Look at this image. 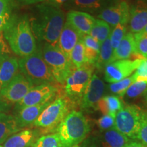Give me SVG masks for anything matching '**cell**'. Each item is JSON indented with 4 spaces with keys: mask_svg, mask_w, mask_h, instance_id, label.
<instances>
[{
    "mask_svg": "<svg viewBox=\"0 0 147 147\" xmlns=\"http://www.w3.org/2000/svg\"><path fill=\"white\" fill-rule=\"evenodd\" d=\"M65 14L59 7L49 2L36 6V14L29 18L35 38L45 43L57 46L64 25Z\"/></svg>",
    "mask_w": 147,
    "mask_h": 147,
    "instance_id": "obj_1",
    "label": "cell"
},
{
    "mask_svg": "<svg viewBox=\"0 0 147 147\" xmlns=\"http://www.w3.org/2000/svg\"><path fill=\"white\" fill-rule=\"evenodd\" d=\"M3 32L9 47L20 57L29 56L36 51V40L27 15L14 14Z\"/></svg>",
    "mask_w": 147,
    "mask_h": 147,
    "instance_id": "obj_2",
    "label": "cell"
},
{
    "mask_svg": "<svg viewBox=\"0 0 147 147\" xmlns=\"http://www.w3.org/2000/svg\"><path fill=\"white\" fill-rule=\"evenodd\" d=\"M57 134L63 147H77L90 131V125L81 112L72 110L57 127Z\"/></svg>",
    "mask_w": 147,
    "mask_h": 147,
    "instance_id": "obj_3",
    "label": "cell"
},
{
    "mask_svg": "<svg viewBox=\"0 0 147 147\" xmlns=\"http://www.w3.org/2000/svg\"><path fill=\"white\" fill-rule=\"evenodd\" d=\"M19 71L32 82L33 85L56 82L50 67L42 56V49L37 48L36 51L29 56L18 59Z\"/></svg>",
    "mask_w": 147,
    "mask_h": 147,
    "instance_id": "obj_4",
    "label": "cell"
},
{
    "mask_svg": "<svg viewBox=\"0 0 147 147\" xmlns=\"http://www.w3.org/2000/svg\"><path fill=\"white\" fill-rule=\"evenodd\" d=\"M42 56L50 67L56 80L60 84H65L69 75L74 68L71 60L63 54L56 46L45 43L42 49Z\"/></svg>",
    "mask_w": 147,
    "mask_h": 147,
    "instance_id": "obj_5",
    "label": "cell"
},
{
    "mask_svg": "<svg viewBox=\"0 0 147 147\" xmlns=\"http://www.w3.org/2000/svg\"><path fill=\"white\" fill-rule=\"evenodd\" d=\"M142 112L136 105L124 106L115 116L114 127L129 138L136 139Z\"/></svg>",
    "mask_w": 147,
    "mask_h": 147,
    "instance_id": "obj_6",
    "label": "cell"
},
{
    "mask_svg": "<svg viewBox=\"0 0 147 147\" xmlns=\"http://www.w3.org/2000/svg\"><path fill=\"white\" fill-rule=\"evenodd\" d=\"M69 109L68 100L63 97H58L42 111L33 125L45 129L57 127L69 113Z\"/></svg>",
    "mask_w": 147,
    "mask_h": 147,
    "instance_id": "obj_7",
    "label": "cell"
},
{
    "mask_svg": "<svg viewBox=\"0 0 147 147\" xmlns=\"http://www.w3.org/2000/svg\"><path fill=\"white\" fill-rule=\"evenodd\" d=\"M93 67L88 63L71 71L65 82V92L68 98L80 102L84 90L93 76Z\"/></svg>",
    "mask_w": 147,
    "mask_h": 147,
    "instance_id": "obj_8",
    "label": "cell"
},
{
    "mask_svg": "<svg viewBox=\"0 0 147 147\" xmlns=\"http://www.w3.org/2000/svg\"><path fill=\"white\" fill-rule=\"evenodd\" d=\"M142 59H122L110 63L104 67V79L111 84L127 78L136 70Z\"/></svg>",
    "mask_w": 147,
    "mask_h": 147,
    "instance_id": "obj_9",
    "label": "cell"
},
{
    "mask_svg": "<svg viewBox=\"0 0 147 147\" xmlns=\"http://www.w3.org/2000/svg\"><path fill=\"white\" fill-rule=\"evenodd\" d=\"M57 93V88L51 84H44L35 86L27 93L16 107L18 110L27 106L38 105L52 102Z\"/></svg>",
    "mask_w": 147,
    "mask_h": 147,
    "instance_id": "obj_10",
    "label": "cell"
},
{
    "mask_svg": "<svg viewBox=\"0 0 147 147\" xmlns=\"http://www.w3.org/2000/svg\"><path fill=\"white\" fill-rule=\"evenodd\" d=\"M34 87L32 82L19 71L10 83L0 91V94L8 102L17 104Z\"/></svg>",
    "mask_w": 147,
    "mask_h": 147,
    "instance_id": "obj_11",
    "label": "cell"
},
{
    "mask_svg": "<svg viewBox=\"0 0 147 147\" xmlns=\"http://www.w3.org/2000/svg\"><path fill=\"white\" fill-rule=\"evenodd\" d=\"M98 17L109 25H126L130 19V6L126 1L115 2L101 11Z\"/></svg>",
    "mask_w": 147,
    "mask_h": 147,
    "instance_id": "obj_12",
    "label": "cell"
},
{
    "mask_svg": "<svg viewBox=\"0 0 147 147\" xmlns=\"http://www.w3.org/2000/svg\"><path fill=\"white\" fill-rule=\"evenodd\" d=\"M104 89V81L96 74H93L80 101V108L89 110L96 108L97 103L103 97Z\"/></svg>",
    "mask_w": 147,
    "mask_h": 147,
    "instance_id": "obj_13",
    "label": "cell"
},
{
    "mask_svg": "<svg viewBox=\"0 0 147 147\" xmlns=\"http://www.w3.org/2000/svg\"><path fill=\"white\" fill-rule=\"evenodd\" d=\"M83 35L80 34L70 24L65 22L61 32L56 47L70 59V55L76 44L82 39Z\"/></svg>",
    "mask_w": 147,
    "mask_h": 147,
    "instance_id": "obj_14",
    "label": "cell"
},
{
    "mask_svg": "<svg viewBox=\"0 0 147 147\" xmlns=\"http://www.w3.org/2000/svg\"><path fill=\"white\" fill-rule=\"evenodd\" d=\"M147 25V0H137L130 8V32L137 34Z\"/></svg>",
    "mask_w": 147,
    "mask_h": 147,
    "instance_id": "obj_15",
    "label": "cell"
},
{
    "mask_svg": "<svg viewBox=\"0 0 147 147\" xmlns=\"http://www.w3.org/2000/svg\"><path fill=\"white\" fill-rule=\"evenodd\" d=\"M66 19V22L83 36L89 34L95 21V18L91 14L77 10L69 11Z\"/></svg>",
    "mask_w": 147,
    "mask_h": 147,
    "instance_id": "obj_16",
    "label": "cell"
},
{
    "mask_svg": "<svg viewBox=\"0 0 147 147\" xmlns=\"http://www.w3.org/2000/svg\"><path fill=\"white\" fill-rule=\"evenodd\" d=\"M19 72L18 59L15 57H7L0 62V91L10 83Z\"/></svg>",
    "mask_w": 147,
    "mask_h": 147,
    "instance_id": "obj_17",
    "label": "cell"
},
{
    "mask_svg": "<svg viewBox=\"0 0 147 147\" xmlns=\"http://www.w3.org/2000/svg\"><path fill=\"white\" fill-rule=\"evenodd\" d=\"M50 102L44 103L38 105L27 106L19 110L15 119L21 128L34 124L40 114L50 104Z\"/></svg>",
    "mask_w": 147,
    "mask_h": 147,
    "instance_id": "obj_18",
    "label": "cell"
},
{
    "mask_svg": "<svg viewBox=\"0 0 147 147\" xmlns=\"http://www.w3.org/2000/svg\"><path fill=\"white\" fill-rule=\"evenodd\" d=\"M38 134L31 129H25L13 134L3 143V147H30L36 142Z\"/></svg>",
    "mask_w": 147,
    "mask_h": 147,
    "instance_id": "obj_19",
    "label": "cell"
},
{
    "mask_svg": "<svg viewBox=\"0 0 147 147\" xmlns=\"http://www.w3.org/2000/svg\"><path fill=\"white\" fill-rule=\"evenodd\" d=\"M131 139L119 132L115 127L104 131L100 136L99 147H125Z\"/></svg>",
    "mask_w": 147,
    "mask_h": 147,
    "instance_id": "obj_20",
    "label": "cell"
},
{
    "mask_svg": "<svg viewBox=\"0 0 147 147\" xmlns=\"http://www.w3.org/2000/svg\"><path fill=\"white\" fill-rule=\"evenodd\" d=\"M134 53H136L134 34L131 32L127 33L117 49L114 51L113 62L117 60L128 59Z\"/></svg>",
    "mask_w": 147,
    "mask_h": 147,
    "instance_id": "obj_21",
    "label": "cell"
},
{
    "mask_svg": "<svg viewBox=\"0 0 147 147\" xmlns=\"http://www.w3.org/2000/svg\"><path fill=\"white\" fill-rule=\"evenodd\" d=\"M15 117L0 113V144L5 141L13 134L21 129Z\"/></svg>",
    "mask_w": 147,
    "mask_h": 147,
    "instance_id": "obj_22",
    "label": "cell"
},
{
    "mask_svg": "<svg viewBox=\"0 0 147 147\" xmlns=\"http://www.w3.org/2000/svg\"><path fill=\"white\" fill-rule=\"evenodd\" d=\"M96 108L104 115H110L115 117L117 113L123 108V104L119 97L107 95L102 97L97 103Z\"/></svg>",
    "mask_w": 147,
    "mask_h": 147,
    "instance_id": "obj_23",
    "label": "cell"
},
{
    "mask_svg": "<svg viewBox=\"0 0 147 147\" xmlns=\"http://www.w3.org/2000/svg\"><path fill=\"white\" fill-rule=\"evenodd\" d=\"M113 53L114 51L110 44V38H108L101 44L98 58L94 66L99 69L104 68L106 65L113 62Z\"/></svg>",
    "mask_w": 147,
    "mask_h": 147,
    "instance_id": "obj_24",
    "label": "cell"
},
{
    "mask_svg": "<svg viewBox=\"0 0 147 147\" xmlns=\"http://www.w3.org/2000/svg\"><path fill=\"white\" fill-rule=\"evenodd\" d=\"M110 33V27L108 23L101 19H95L94 25L89 35L102 44L109 38Z\"/></svg>",
    "mask_w": 147,
    "mask_h": 147,
    "instance_id": "obj_25",
    "label": "cell"
},
{
    "mask_svg": "<svg viewBox=\"0 0 147 147\" xmlns=\"http://www.w3.org/2000/svg\"><path fill=\"white\" fill-rule=\"evenodd\" d=\"M110 0H71L74 6L85 10H97L107 5Z\"/></svg>",
    "mask_w": 147,
    "mask_h": 147,
    "instance_id": "obj_26",
    "label": "cell"
},
{
    "mask_svg": "<svg viewBox=\"0 0 147 147\" xmlns=\"http://www.w3.org/2000/svg\"><path fill=\"white\" fill-rule=\"evenodd\" d=\"M82 39L76 44L70 55V60L76 68H79L86 63L85 47Z\"/></svg>",
    "mask_w": 147,
    "mask_h": 147,
    "instance_id": "obj_27",
    "label": "cell"
},
{
    "mask_svg": "<svg viewBox=\"0 0 147 147\" xmlns=\"http://www.w3.org/2000/svg\"><path fill=\"white\" fill-rule=\"evenodd\" d=\"M134 81H135V79L133 74L120 81L110 84L108 87L112 93L118 95L119 97H123L125 96L127 90Z\"/></svg>",
    "mask_w": 147,
    "mask_h": 147,
    "instance_id": "obj_28",
    "label": "cell"
},
{
    "mask_svg": "<svg viewBox=\"0 0 147 147\" xmlns=\"http://www.w3.org/2000/svg\"><path fill=\"white\" fill-rule=\"evenodd\" d=\"M34 146L36 147H63L56 133L42 136L38 138Z\"/></svg>",
    "mask_w": 147,
    "mask_h": 147,
    "instance_id": "obj_29",
    "label": "cell"
},
{
    "mask_svg": "<svg viewBox=\"0 0 147 147\" xmlns=\"http://www.w3.org/2000/svg\"><path fill=\"white\" fill-rule=\"evenodd\" d=\"M127 34V27L125 25H118L115 28L109 36L110 44L113 47V51H115L120 45L121 42L123 39L124 36Z\"/></svg>",
    "mask_w": 147,
    "mask_h": 147,
    "instance_id": "obj_30",
    "label": "cell"
},
{
    "mask_svg": "<svg viewBox=\"0 0 147 147\" xmlns=\"http://www.w3.org/2000/svg\"><path fill=\"white\" fill-rule=\"evenodd\" d=\"M146 89L147 80H137L130 85L125 95L128 98H135L144 93Z\"/></svg>",
    "mask_w": 147,
    "mask_h": 147,
    "instance_id": "obj_31",
    "label": "cell"
},
{
    "mask_svg": "<svg viewBox=\"0 0 147 147\" xmlns=\"http://www.w3.org/2000/svg\"><path fill=\"white\" fill-rule=\"evenodd\" d=\"M136 139L139 140L145 146H147V112H142Z\"/></svg>",
    "mask_w": 147,
    "mask_h": 147,
    "instance_id": "obj_32",
    "label": "cell"
},
{
    "mask_svg": "<svg viewBox=\"0 0 147 147\" xmlns=\"http://www.w3.org/2000/svg\"><path fill=\"white\" fill-rule=\"evenodd\" d=\"M17 5L16 0H0V16L13 15Z\"/></svg>",
    "mask_w": 147,
    "mask_h": 147,
    "instance_id": "obj_33",
    "label": "cell"
},
{
    "mask_svg": "<svg viewBox=\"0 0 147 147\" xmlns=\"http://www.w3.org/2000/svg\"><path fill=\"white\" fill-rule=\"evenodd\" d=\"M135 38L136 54L147 59V34Z\"/></svg>",
    "mask_w": 147,
    "mask_h": 147,
    "instance_id": "obj_34",
    "label": "cell"
},
{
    "mask_svg": "<svg viewBox=\"0 0 147 147\" xmlns=\"http://www.w3.org/2000/svg\"><path fill=\"white\" fill-rule=\"evenodd\" d=\"M115 116L104 115L97 120V124L102 131H107L115 127Z\"/></svg>",
    "mask_w": 147,
    "mask_h": 147,
    "instance_id": "obj_35",
    "label": "cell"
},
{
    "mask_svg": "<svg viewBox=\"0 0 147 147\" xmlns=\"http://www.w3.org/2000/svg\"><path fill=\"white\" fill-rule=\"evenodd\" d=\"M135 81L147 80V59H143L134 74ZM134 81V82H135Z\"/></svg>",
    "mask_w": 147,
    "mask_h": 147,
    "instance_id": "obj_36",
    "label": "cell"
},
{
    "mask_svg": "<svg viewBox=\"0 0 147 147\" xmlns=\"http://www.w3.org/2000/svg\"><path fill=\"white\" fill-rule=\"evenodd\" d=\"M11 49L4 38L3 30H0V62L11 55Z\"/></svg>",
    "mask_w": 147,
    "mask_h": 147,
    "instance_id": "obj_37",
    "label": "cell"
},
{
    "mask_svg": "<svg viewBox=\"0 0 147 147\" xmlns=\"http://www.w3.org/2000/svg\"><path fill=\"white\" fill-rule=\"evenodd\" d=\"M82 40L83 42L84 47L93 49V50L100 53L101 43L97 41L96 39L93 38L90 35H84L82 37Z\"/></svg>",
    "mask_w": 147,
    "mask_h": 147,
    "instance_id": "obj_38",
    "label": "cell"
},
{
    "mask_svg": "<svg viewBox=\"0 0 147 147\" xmlns=\"http://www.w3.org/2000/svg\"><path fill=\"white\" fill-rule=\"evenodd\" d=\"M13 15L10 16H0V30H3L8 26L9 22Z\"/></svg>",
    "mask_w": 147,
    "mask_h": 147,
    "instance_id": "obj_39",
    "label": "cell"
},
{
    "mask_svg": "<svg viewBox=\"0 0 147 147\" xmlns=\"http://www.w3.org/2000/svg\"><path fill=\"white\" fill-rule=\"evenodd\" d=\"M45 0H16L17 4H21L22 5H32L35 3H40L44 2Z\"/></svg>",
    "mask_w": 147,
    "mask_h": 147,
    "instance_id": "obj_40",
    "label": "cell"
},
{
    "mask_svg": "<svg viewBox=\"0 0 147 147\" xmlns=\"http://www.w3.org/2000/svg\"><path fill=\"white\" fill-rule=\"evenodd\" d=\"M125 147H145L144 144L140 142H136V141H131L129 142Z\"/></svg>",
    "mask_w": 147,
    "mask_h": 147,
    "instance_id": "obj_41",
    "label": "cell"
},
{
    "mask_svg": "<svg viewBox=\"0 0 147 147\" xmlns=\"http://www.w3.org/2000/svg\"><path fill=\"white\" fill-rule=\"evenodd\" d=\"M146 34H147V25L142 29V31H141L140 32L137 33V34H134V38H138V37L142 36L143 35H146Z\"/></svg>",
    "mask_w": 147,
    "mask_h": 147,
    "instance_id": "obj_42",
    "label": "cell"
},
{
    "mask_svg": "<svg viewBox=\"0 0 147 147\" xmlns=\"http://www.w3.org/2000/svg\"><path fill=\"white\" fill-rule=\"evenodd\" d=\"M55 3H58V4H62V3H65L67 0H53Z\"/></svg>",
    "mask_w": 147,
    "mask_h": 147,
    "instance_id": "obj_43",
    "label": "cell"
},
{
    "mask_svg": "<svg viewBox=\"0 0 147 147\" xmlns=\"http://www.w3.org/2000/svg\"><path fill=\"white\" fill-rule=\"evenodd\" d=\"M115 1V2H119V1H126V2L128 3V1H129V0H114Z\"/></svg>",
    "mask_w": 147,
    "mask_h": 147,
    "instance_id": "obj_44",
    "label": "cell"
},
{
    "mask_svg": "<svg viewBox=\"0 0 147 147\" xmlns=\"http://www.w3.org/2000/svg\"><path fill=\"white\" fill-rule=\"evenodd\" d=\"M144 96H145V98H146V100H147V89L144 92Z\"/></svg>",
    "mask_w": 147,
    "mask_h": 147,
    "instance_id": "obj_45",
    "label": "cell"
},
{
    "mask_svg": "<svg viewBox=\"0 0 147 147\" xmlns=\"http://www.w3.org/2000/svg\"><path fill=\"white\" fill-rule=\"evenodd\" d=\"M32 147H36V146H34H34H33Z\"/></svg>",
    "mask_w": 147,
    "mask_h": 147,
    "instance_id": "obj_46",
    "label": "cell"
},
{
    "mask_svg": "<svg viewBox=\"0 0 147 147\" xmlns=\"http://www.w3.org/2000/svg\"><path fill=\"white\" fill-rule=\"evenodd\" d=\"M0 147H3L2 146H1V145H0Z\"/></svg>",
    "mask_w": 147,
    "mask_h": 147,
    "instance_id": "obj_47",
    "label": "cell"
}]
</instances>
